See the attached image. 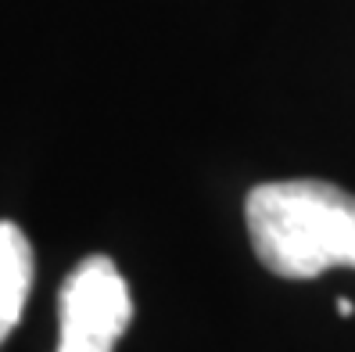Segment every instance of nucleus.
<instances>
[{"label":"nucleus","mask_w":355,"mask_h":352,"mask_svg":"<svg viewBox=\"0 0 355 352\" xmlns=\"http://www.w3.org/2000/svg\"><path fill=\"white\" fill-rule=\"evenodd\" d=\"M33 292V244L11 219H0V345L22 320Z\"/></svg>","instance_id":"obj_3"},{"label":"nucleus","mask_w":355,"mask_h":352,"mask_svg":"<svg viewBox=\"0 0 355 352\" xmlns=\"http://www.w3.org/2000/svg\"><path fill=\"white\" fill-rule=\"evenodd\" d=\"M338 313H341V317H352V313H355V309H352V302H348V299H341V302H338Z\"/></svg>","instance_id":"obj_4"},{"label":"nucleus","mask_w":355,"mask_h":352,"mask_svg":"<svg viewBox=\"0 0 355 352\" xmlns=\"http://www.w3.org/2000/svg\"><path fill=\"white\" fill-rule=\"evenodd\" d=\"M255 259L287 280H312L330 266L355 270V194L327 180L259 183L244 201Z\"/></svg>","instance_id":"obj_1"},{"label":"nucleus","mask_w":355,"mask_h":352,"mask_svg":"<svg viewBox=\"0 0 355 352\" xmlns=\"http://www.w3.org/2000/svg\"><path fill=\"white\" fill-rule=\"evenodd\" d=\"M133 299L126 277L108 255H90L65 277L58 295V352H115L130 327Z\"/></svg>","instance_id":"obj_2"}]
</instances>
